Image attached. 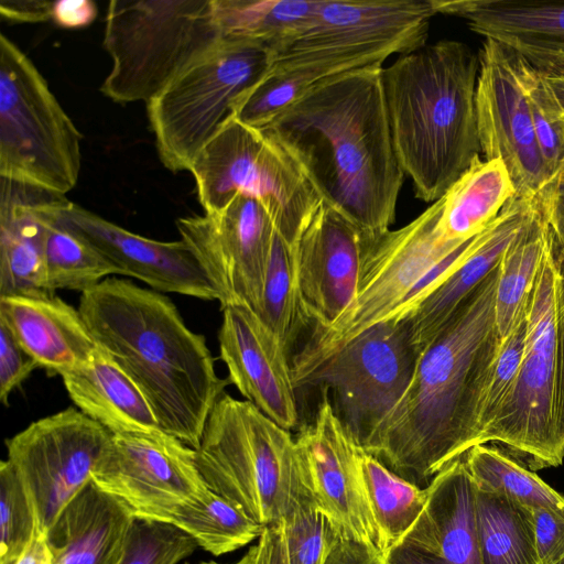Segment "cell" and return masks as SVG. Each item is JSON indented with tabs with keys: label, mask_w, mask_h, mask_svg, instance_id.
Returning a JSON list of instances; mask_svg holds the SVG:
<instances>
[{
	"label": "cell",
	"mask_w": 564,
	"mask_h": 564,
	"mask_svg": "<svg viewBox=\"0 0 564 564\" xmlns=\"http://www.w3.org/2000/svg\"><path fill=\"white\" fill-rule=\"evenodd\" d=\"M0 321L50 375L85 366L99 349L79 311L55 294L1 296Z\"/></svg>",
	"instance_id": "24"
},
{
	"label": "cell",
	"mask_w": 564,
	"mask_h": 564,
	"mask_svg": "<svg viewBox=\"0 0 564 564\" xmlns=\"http://www.w3.org/2000/svg\"><path fill=\"white\" fill-rule=\"evenodd\" d=\"M382 66L324 78L262 129L297 164L319 199L360 229H390L403 184Z\"/></svg>",
	"instance_id": "1"
},
{
	"label": "cell",
	"mask_w": 564,
	"mask_h": 564,
	"mask_svg": "<svg viewBox=\"0 0 564 564\" xmlns=\"http://www.w3.org/2000/svg\"><path fill=\"white\" fill-rule=\"evenodd\" d=\"M133 518L90 479L44 535L51 564H120Z\"/></svg>",
	"instance_id": "25"
},
{
	"label": "cell",
	"mask_w": 564,
	"mask_h": 564,
	"mask_svg": "<svg viewBox=\"0 0 564 564\" xmlns=\"http://www.w3.org/2000/svg\"><path fill=\"white\" fill-rule=\"evenodd\" d=\"M476 113L485 160L506 165L517 194L524 198L544 196L554 184L535 139L522 78V56L492 39L479 52Z\"/></svg>",
	"instance_id": "17"
},
{
	"label": "cell",
	"mask_w": 564,
	"mask_h": 564,
	"mask_svg": "<svg viewBox=\"0 0 564 564\" xmlns=\"http://www.w3.org/2000/svg\"><path fill=\"white\" fill-rule=\"evenodd\" d=\"M17 564H51L44 535H37Z\"/></svg>",
	"instance_id": "53"
},
{
	"label": "cell",
	"mask_w": 564,
	"mask_h": 564,
	"mask_svg": "<svg viewBox=\"0 0 564 564\" xmlns=\"http://www.w3.org/2000/svg\"><path fill=\"white\" fill-rule=\"evenodd\" d=\"M442 207L440 198L402 228L370 238L354 301L333 325L312 330L291 359L296 388L359 334L390 319L413 286L466 241H449L442 236L437 226Z\"/></svg>",
	"instance_id": "8"
},
{
	"label": "cell",
	"mask_w": 564,
	"mask_h": 564,
	"mask_svg": "<svg viewBox=\"0 0 564 564\" xmlns=\"http://www.w3.org/2000/svg\"><path fill=\"white\" fill-rule=\"evenodd\" d=\"M176 227L217 292L221 308L243 305L260 315L275 230L264 206L237 194L220 210L178 218Z\"/></svg>",
	"instance_id": "16"
},
{
	"label": "cell",
	"mask_w": 564,
	"mask_h": 564,
	"mask_svg": "<svg viewBox=\"0 0 564 564\" xmlns=\"http://www.w3.org/2000/svg\"><path fill=\"white\" fill-rule=\"evenodd\" d=\"M522 78L535 139L551 181L564 173V110L542 74L522 56Z\"/></svg>",
	"instance_id": "38"
},
{
	"label": "cell",
	"mask_w": 564,
	"mask_h": 564,
	"mask_svg": "<svg viewBox=\"0 0 564 564\" xmlns=\"http://www.w3.org/2000/svg\"><path fill=\"white\" fill-rule=\"evenodd\" d=\"M544 206L553 234L555 249L564 265V181H560L544 197Z\"/></svg>",
	"instance_id": "51"
},
{
	"label": "cell",
	"mask_w": 564,
	"mask_h": 564,
	"mask_svg": "<svg viewBox=\"0 0 564 564\" xmlns=\"http://www.w3.org/2000/svg\"><path fill=\"white\" fill-rule=\"evenodd\" d=\"M0 297L53 295L45 286V203L52 192L0 177Z\"/></svg>",
	"instance_id": "27"
},
{
	"label": "cell",
	"mask_w": 564,
	"mask_h": 564,
	"mask_svg": "<svg viewBox=\"0 0 564 564\" xmlns=\"http://www.w3.org/2000/svg\"><path fill=\"white\" fill-rule=\"evenodd\" d=\"M197 547L196 541L173 523L133 518L120 564H177Z\"/></svg>",
	"instance_id": "40"
},
{
	"label": "cell",
	"mask_w": 564,
	"mask_h": 564,
	"mask_svg": "<svg viewBox=\"0 0 564 564\" xmlns=\"http://www.w3.org/2000/svg\"><path fill=\"white\" fill-rule=\"evenodd\" d=\"M498 278L499 263L420 352L406 391L361 446L419 487L479 444L484 393L502 341Z\"/></svg>",
	"instance_id": "2"
},
{
	"label": "cell",
	"mask_w": 564,
	"mask_h": 564,
	"mask_svg": "<svg viewBox=\"0 0 564 564\" xmlns=\"http://www.w3.org/2000/svg\"><path fill=\"white\" fill-rule=\"evenodd\" d=\"M80 141L35 65L0 34V177L65 195L78 181Z\"/></svg>",
	"instance_id": "9"
},
{
	"label": "cell",
	"mask_w": 564,
	"mask_h": 564,
	"mask_svg": "<svg viewBox=\"0 0 564 564\" xmlns=\"http://www.w3.org/2000/svg\"><path fill=\"white\" fill-rule=\"evenodd\" d=\"M535 550L540 564L564 556V509L530 508Z\"/></svg>",
	"instance_id": "45"
},
{
	"label": "cell",
	"mask_w": 564,
	"mask_h": 564,
	"mask_svg": "<svg viewBox=\"0 0 564 564\" xmlns=\"http://www.w3.org/2000/svg\"><path fill=\"white\" fill-rule=\"evenodd\" d=\"M318 0H213L223 39L248 41L270 52L296 35Z\"/></svg>",
	"instance_id": "31"
},
{
	"label": "cell",
	"mask_w": 564,
	"mask_h": 564,
	"mask_svg": "<svg viewBox=\"0 0 564 564\" xmlns=\"http://www.w3.org/2000/svg\"><path fill=\"white\" fill-rule=\"evenodd\" d=\"M435 13L463 19L485 39L496 40L531 65L564 58V1L431 0Z\"/></svg>",
	"instance_id": "23"
},
{
	"label": "cell",
	"mask_w": 564,
	"mask_h": 564,
	"mask_svg": "<svg viewBox=\"0 0 564 564\" xmlns=\"http://www.w3.org/2000/svg\"><path fill=\"white\" fill-rule=\"evenodd\" d=\"M110 435L78 409L67 408L6 441L7 460L29 494L42 535L89 482Z\"/></svg>",
	"instance_id": "15"
},
{
	"label": "cell",
	"mask_w": 564,
	"mask_h": 564,
	"mask_svg": "<svg viewBox=\"0 0 564 564\" xmlns=\"http://www.w3.org/2000/svg\"><path fill=\"white\" fill-rule=\"evenodd\" d=\"M475 521L481 564H540L529 507L476 488Z\"/></svg>",
	"instance_id": "33"
},
{
	"label": "cell",
	"mask_w": 564,
	"mask_h": 564,
	"mask_svg": "<svg viewBox=\"0 0 564 564\" xmlns=\"http://www.w3.org/2000/svg\"><path fill=\"white\" fill-rule=\"evenodd\" d=\"M0 564H17L42 535L29 494L7 459L0 464Z\"/></svg>",
	"instance_id": "39"
},
{
	"label": "cell",
	"mask_w": 564,
	"mask_h": 564,
	"mask_svg": "<svg viewBox=\"0 0 564 564\" xmlns=\"http://www.w3.org/2000/svg\"><path fill=\"white\" fill-rule=\"evenodd\" d=\"M335 532L314 500L304 501L283 521L286 564H322Z\"/></svg>",
	"instance_id": "42"
},
{
	"label": "cell",
	"mask_w": 564,
	"mask_h": 564,
	"mask_svg": "<svg viewBox=\"0 0 564 564\" xmlns=\"http://www.w3.org/2000/svg\"><path fill=\"white\" fill-rule=\"evenodd\" d=\"M246 564H286L283 544V522L265 527L243 555Z\"/></svg>",
	"instance_id": "48"
},
{
	"label": "cell",
	"mask_w": 564,
	"mask_h": 564,
	"mask_svg": "<svg viewBox=\"0 0 564 564\" xmlns=\"http://www.w3.org/2000/svg\"><path fill=\"white\" fill-rule=\"evenodd\" d=\"M479 53L442 40L382 69L392 143L416 197L434 203L480 156L476 113Z\"/></svg>",
	"instance_id": "4"
},
{
	"label": "cell",
	"mask_w": 564,
	"mask_h": 564,
	"mask_svg": "<svg viewBox=\"0 0 564 564\" xmlns=\"http://www.w3.org/2000/svg\"><path fill=\"white\" fill-rule=\"evenodd\" d=\"M517 194L511 176L499 159L476 158L442 197L438 220L442 236L465 241L484 231Z\"/></svg>",
	"instance_id": "30"
},
{
	"label": "cell",
	"mask_w": 564,
	"mask_h": 564,
	"mask_svg": "<svg viewBox=\"0 0 564 564\" xmlns=\"http://www.w3.org/2000/svg\"><path fill=\"white\" fill-rule=\"evenodd\" d=\"M57 217L94 245L119 271L161 293H177L218 301L202 265L183 241H159L131 232L72 203L65 195L55 202Z\"/></svg>",
	"instance_id": "20"
},
{
	"label": "cell",
	"mask_w": 564,
	"mask_h": 564,
	"mask_svg": "<svg viewBox=\"0 0 564 564\" xmlns=\"http://www.w3.org/2000/svg\"><path fill=\"white\" fill-rule=\"evenodd\" d=\"M259 316L280 338L288 351L301 332L310 326L300 300L297 245L288 242L276 230L272 239Z\"/></svg>",
	"instance_id": "37"
},
{
	"label": "cell",
	"mask_w": 564,
	"mask_h": 564,
	"mask_svg": "<svg viewBox=\"0 0 564 564\" xmlns=\"http://www.w3.org/2000/svg\"><path fill=\"white\" fill-rule=\"evenodd\" d=\"M195 453L208 489L263 528L313 499L295 438L247 400L226 392L217 400Z\"/></svg>",
	"instance_id": "5"
},
{
	"label": "cell",
	"mask_w": 564,
	"mask_h": 564,
	"mask_svg": "<svg viewBox=\"0 0 564 564\" xmlns=\"http://www.w3.org/2000/svg\"><path fill=\"white\" fill-rule=\"evenodd\" d=\"M533 67L542 74L557 102L564 110V58L549 61Z\"/></svg>",
	"instance_id": "52"
},
{
	"label": "cell",
	"mask_w": 564,
	"mask_h": 564,
	"mask_svg": "<svg viewBox=\"0 0 564 564\" xmlns=\"http://www.w3.org/2000/svg\"><path fill=\"white\" fill-rule=\"evenodd\" d=\"M313 84L297 75L268 72L234 106V118L254 129L268 126Z\"/></svg>",
	"instance_id": "41"
},
{
	"label": "cell",
	"mask_w": 564,
	"mask_h": 564,
	"mask_svg": "<svg viewBox=\"0 0 564 564\" xmlns=\"http://www.w3.org/2000/svg\"><path fill=\"white\" fill-rule=\"evenodd\" d=\"M97 15V6L90 0L53 1L51 21L64 29L88 26Z\"/></svg>",
	"instance_id": "49"
},
{
	"label": "cell",
	"mask_w": 564,
	"mask_h": 564,
	"mask_svg": "<svg viewBox=\"0 0 564 564\" xmlns=\"http://www.w3.org/2000/svg\"><path fill=\"white\" fill-rule=\"evenodd\" d=\"M560 181H564V173H563V175H562V177H561V180H560ZM560 181H558V182H560Z\"/></svg>",
	"instance_id": "56"
},
{
	"label": "cell",
	"mask_w": 564,
	"mask_h": 564,
	"mask_svg": "<svg viewBox=\"0 0 564 564\" xmlns=\"http://www.w3.org/2000/svg\"><path fill=\"white\" fill-rule=\"evenodd\" d=\"M373 235L321 200L297 242L300 300L313 330L333 325L354 301Z\"/></svg>",
	"instance_id": "19"
},
{
	"label": "cell",
	"mask_w": 564,
	"mask_h": 564,
	"mask_svg": "<svg viewBox=\"0 0 564 564\" xmlns=\"http://www.w3.org/2000/svg\"><path fill=\"white\" fill-rule=\"evenodd\" d=\"M221 311L219 357L229 383L281 427H296V387L288 349L251 308L228 305Z\"/></svg>",
	"instance_id": "21"
},
{
	"label": "cell",
	"mask_w": 564,
	"mask_h": 564,
	"mask_svg": "<svg viewBox=\"0 0 564 564\" xmlns=\"http://www.w3.org/2000/svg\"><path fill=\"white\" fill-rule=\"evenodd\" d=\"M78 311L97 345L133 381L162 431L196 449L229 384L203 335L173 301L130 280L108 276L83 292Z\"/></svg>",
	"instance_id": "3"
},
{
	"label": "cell",
	"mask_w": 564,
	"mask_h": 564,
	"mask_svg": "<svg viewBox=\"0 0 564 564\" xmlns=\"http://www.w3.org/2000/svg\"><path fill=\"white\" fill-rule=\"evenodd\" d=\"M553 564H564V556Z\"/></svg>",
	"instance_id": "55"
},
{
	"label": "cell",
	"mask_w": 564,
	"mask_h": 564,
	"mask_svg": "<svg viewBox=\"0 0 564 564\" xmlns=\"http://www.w3.org/2000/svg\"><path fill=\"white\" fill-rule=\"evenodd\" d=\"M53 1L40 0H2L0 13L3 19L13 23L44 22L51 20Z\"/></svg>",
	"instance_id": "50"
},
{
	"label": "cell",
	"mask_w": 564,
	"mask_h": 564,
	"mask_svg": "<svg viewBox=\"0 0 564 564\" xmlns=\"http://www.w3.org/2000/svg\"><path fill=\"white\" fill-rule=\"evenodd\" d=\"M322 564H384V557L375 546L335 532Z\"/></svg>",
	"instance_id": "47"
},
{
	"label": "cell",
	"mask_w": 564,
	"mask_h": 564,
	"mask_svg": "<svg viewBox=\"0 0 564 564\" xmlns=\"http://www.w3.org/2000/svg\"><path fill=\"white\" fill-rule=\"evenodd\" d=\"M426 506L411 529L384 554V564H481L476 521V486L464 455L430 485Z\"/></svg>",
	"instance_id": "22"
},
{
	"label": "cell",
	"mask_w": 564,
	"mask_h": 564,
	"mask_svg": "<svg viewBox=\"0 0 564 564\" xmlns=\"http://www.w3.org/2000/svg\"><path fill=\"white\" fill-rule=\"evenodd\" d=\"M561 262L554 239L527 302V344L518 378L480 444L500 446L532 471L563 463L554 425L556 299Z\"/></svg>",
	"instance_id": "12"
},
{
	"label": "cell",
	"mask_w": 564,
	"mask_h": 564,
	"mask_svg": "<svg viewBox=\"0 0 564 564\" xmlns=\"http://www.w3.org/2000/svg\"><path fill=\"white\" fill-rule=\"evenodd\" d=\"M561 262V261H560ZM555 436L564 454V265L561 263L556 299Z\"/></svg>",
	"instance_id": "46"
},
{
	"label": "cell",
	"mask_w": 564,
	"mask_h": 564,
	"mask_svg": "<svg viewBox=\"0 0 564 564\" xmlns=\"http://www.w3.org/2000/svg\"><path fill=\"white\" fill-rule=\"evenodd\" d=\"M223 40L213 0H112L104 33L112 66L100 91L148 104Z\"/></svg>",
	"instance_id": "6"
},
{
	"label": "cell",
	"mask_w": 564,
	"mask_h": 564,
	"mask_svg": "<svg viewBox=\"0 0 564 564\" xmlns=\"http://www.w3.org/2000/svg\"><path fill=\"white\" fill-rule=\"evenodd\" d=\"M525 344L527 307L513 330L501 341L500 349L490 370L480 409V438L496 417L518 378L525 351Z\"/></svg>",
	"instance_id": "43"
},
{
	"label": "cell",
	"mask_w": 564,
	"mask_h": 564,
	"mask_svg": "<svg viewBox=\"0 0 564 564\" xmlns=\"http://www.w3.org/2000/svg\"><path fill=\"white\" fill-rule=\"evenodd\" d=\"M271 67L270 51L239 40L219 42L147 104L163 165L188 171L198 152L234 117L236 101Z\"/></svg>",
	"instance_id": "10"
},
{
	"label": "cell",
	"mask_w": 564,
	"mask_h": 564,
	"mask_svg": "<svg viewBox=\"0 0 564 564\" xmlns=\"http://www.w3.org/2000/svg\"><path fill=\"white\" fill-rule=\"evenodd\" d=\"M464 460L479 490L502 495L529 508L564 509V495L498 445H475L464 454Z\"/></svg>",
	"instance_id": "35"
},
{
	"label": "cell",
	"mask_w": 564,
	"mask_h": 564,
	"mask_svg": "<svg viewBox=\"0 0 564 564\" xmlns=\"http://www.w3.org/2000/svg\"><path fill=\"white\" fill-rule=\"evenodd\" d=\"M35 360L21 347L10 329L0 321V401L9 405L8 399L37 368Z\"/></svg>",
	"instance_id": "44"
},
{
	"label": "cell",
	"mask_w": 564,
	"mask_h": 564,
	"mask_svg": "<svg viewBox=\"0 0 564 564\" xmlns=\"http://www.w3.org/2000/svg\"><path fill=\"white\" fill-rule=\"evenodd\" d=\"M58 196L51 193L44 206L45 286L52 294L57 290L83 293L119 271L94 245L61 221L55 212Z\"/></svg>",
	"instance_id": "32"
},
{
	"label": "cell",
	"mask_w": 564,
	"mask_h": 564,
	"mask_svg": "<svg viewBox=\"0 0 564 564\" xmlns=\"http://www.w3.org/2000/svg\"><path fill=\"white\" fill-rule=\"evenodd\" d=\"M435 14L431 0H318L307 24L270 52L269 72L297 75L315 84L382 66L393 54L424 46Z\"/></svg>",
	"instance_id": "7"
},
{
	"label": "cell",
	"mask_w": 564,
	"mask_h": 564,
	"mask_svg": "<svg viewBox=\"0 0 564 564\" xmlns=\"http://www.w3.org/2000/svg\"><path fill=\"white\" fill-rule=\"evenodd\" d=\"M205 213L242 194L259 200L276 232L296 246L321 199L297 164L271 137L234 117L198 152L189 170Z\"/></svg>",
	"instance_id": "11"
},
{
	"label": "cell",
	"mask_w": 564,
	"mask_h": 564,
	"mask_svg": "<svg viewBox=\"0 0 564 564\" xmlns=\"http://www.w3.org/2000/svg\"><path fill=\"white\" fill-rule=\"evenodd\" d=\"M419 350L406 319L371 326L301 383L332 392V404L360 447L406 391Z\"/></svg>",
	"instance_id": "13"
},
{
	"label": "cell",
	"mask_w": 564,
	"mask_h": 564,
	"mask_svg": "<svg viewBox=\"0 0 564 564\" xmlns=\"http://www.w3.org/2000/svg\"><path fill=\"white\" fill-rule=\"evenodd\" d=\"M360 467L384 554L419 519L426 506L429 489L394 474L365 451L360 456Z\"/></svg>",
	"instance_id": "34"
},
{
	"label": "cell",
	"mask_w": 564,
	"mask_h": 564,
	"mask_svg": "<svg viewBox=\"0 0 564 564\" xmlns=\"http://www.w3.org/2000/svg\"><path fill=\"white\" fill-rule=\"evenodd\" d=\"M91 480L134 518L170 523L208 490L195 449L162 430L111 434Z\"/></svg>",
	"instance_id": "14"
},
{
	"label": "cell",
	"mask_w": 564,
	"mask_h": 564,
	"mask_svg": "<svg viewBox=\"0 0 564 564\" xmlns=\"http://www.w3.org/2000/svg\"><path fill=\"white\" fill-rule=\"evenodd\" d=\"M61 377L76 408L111 434L161 430L142 392L100 347L89 362Z\"/></svg>",
	"instance_id": "28"
},
{
	"label": "cell",
	"mask_w": 564,
	"mask_h": 564,
	"mask_svg": "<svg viewBox=\"0 0 564 564\" xmlns=\"http://www.w3.org/2000/svg\"><path fill=\"white\" fill-rule=\"evenodd\" d=\"M197 564H220V563H217L215 561H203ZM234 564H246L245 557L242 556L238 562H236Z\"/></svg>",
	"instance_id": "54"
},
{
	"label": "cell",
	"mask_w": 564,
	"mask_h": 564,
	"mask_svg": "<svg viewBox=\"0 0 564 564\" xmlns=\"http://www.w3.org/2000/svg\"><path fill=\"white\" fill-rule=\"evenodd\" d=\"M322 392L313 421L295 438L305 486L338 534L382 552L361 474L364 449L335 412L328 390Z\"/></svg>",
	"instance_id": "18"
},
{
	"label": "cell",
	"mask_w": 564,
	"mask_h": 564,
	"mask_svg": "<svg viewBox=\"0 0 564 564\" xmlns=\"http://www.w3.org/2000/svg\"><path fill=\"white\" fill-rule=\"evenodd\" d=\"M545 195L534 199L523 225L499 261L495 318L501 340L510 335L524 314L528 297L553 242L544 206Z\"/></svg>",
	"instance_id": "29"
},
{
	"label": "cell",
	"mask_w": 564,
	"mask_h": 564,
	"mask_svg": "<svg viewBox=\"0 0 564 564\" xmlns=\"http://www.w3.org/2000/svg\"><path fill=\"white\" fill-rule=\"evenodd\" d=\"M171 523L192 536L198 547L216 556L259 539L264 529L210 489L200 498L184 505Z\"/></svg>",
	"instance_id": "36"
},
{
	"label": "cell",
	"mask_w": 564,
	"mask_h": 564,
	"mask_svg": "<svg viewBox=\"0 0 564 564\" xmlns=\"http://www.w3.org/2000/svg\"><path fill=\"white\" fill-rule=\"evenodd\" d=\"M535 198L514 195L484 230L466 259L406 319L419 352L438 334L463 302L497 267L502 253L523 225Z\"/></svg>",
	"instance_id": "26"
}]
</instances>
